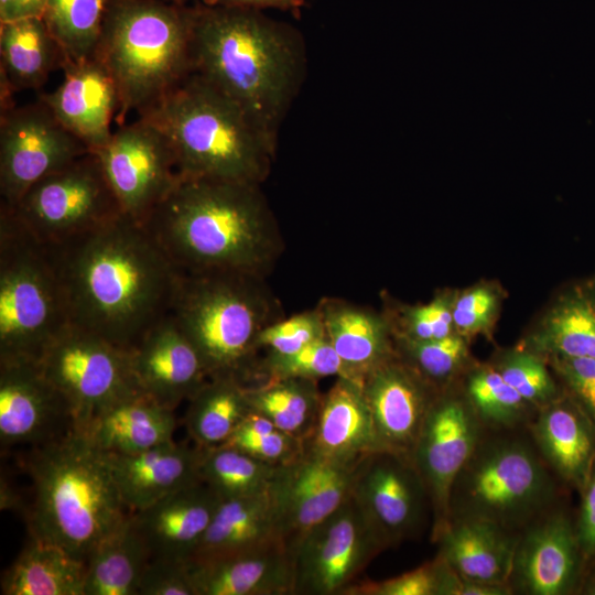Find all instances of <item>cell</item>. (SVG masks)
I'll return each instance as SVG.
<instances>
[{
	"instance_id": "obj_1",
	"label": "cell",
	"mask_w": 595,
	"mask_h": 595,
	"mask_svg": "<svg viewBox=\"0 0 595 595\" xmlns=\"http://www.w3.org/2000/svg\"><path fill=\"white\" fill-rule=\"evenodd\" d=\"M48 247L73 325L128 350L170 313L180 270L143 224L121 214Z\"/></svg>"
},
{
	"instance_id": "obj_2",
	"label": "cell",
	"mask_w": 595,
	"mask_h": 595,
	"mask_svg": "<svg viewBox=\"0 0 595 595\" xmlns=\"http://www.w3.org/2000/svg\"><path fill=\"white\" fill-rule=\"evenodd\" d=\"M143 225L184 272L266 278L284 248L259 184L180 176Z\"/></svg>"
},
{
	"instance_id": "obj_3",
	"label": "cell",
	"mask_w": 595,
	"mask_h": 595,
	"mask_svg": "<svg viewBox=\"0 0 595 595\" xmlns=\"http://www.w3.org/2000/svg\"><path fill=\"white\" fill-rule=\"evenodd\" d=\"M191 58L192 73L278 139L306 76L305 41L293 25L261 10L196 2Z\"/></svg>"
},
{
	"instance_id": "obj_4",
	"label": "cell",
	"mask_w": 595,
	"mask_h": 595,
	"mask_svg": "<svg viewBox=\"0 0 595 595\" xmlns=\"http://www.w3.org/2000/svg\"><path fill=\"white\" fill-rule=\"evenodd\" d=\"M138 117L166 138L180 176L261 185L278 139L195 73Z\"/></svg>"
},
{
	"instance_id": "obj_5",
	"label": "cell",
	"mask_w": 595,
	"mask_h": 595,
	"mask_svg": "<svg viewBox=\"0 0 595 595\" xmlns=\"http://www.w3.org/2000/svg\"><path fill=\"white\" fill-rule=\"evenodd\" d=\"M33 450L28 459L34 488L31 538L86 563L130 515L106 455L76 430Z\"/></svg>"
},
{
	"instance_id": "obj_6",
	"label": "cell",
	"mask_w": 595,
	"mask_h": 595,
	"mask_svg": "<svg viewBox=\"0 0 595 595\" xmlns=\"http://www.w3.org/2000/svg\"><path fill=\"white\" fill-rule=\"evenodd\" d=\"M192 23L193 4L112 0L94 56L115 80L119 126L192 74Z\"/></svg>"
},
{
	"instance_id": "obj_7",
	"label": "cell",
	"mask_w": 595,
	"mask_h": 595,
	"mask_svg": "<svg viewBox=\"0 0 595 595\" xmlns=\"http://www.w3.org/2000/svg\"><path fill=\"white\" fill-rule=\"evenodd\" d=\"M266 278L180 271L170 313L199 354L210 377L234 376L248 385L257 363V338L282 318Z\"/></svg>"
},
{
	"instance_id": "obj_8",
	"label": "cell",
	"mask_w": 595,
	"mask_h": 595,
	"mask_svg": "<svg viewBox=\"0 0 595 595\" xmlns=\"http://www.w3.org/2000/svg\"><path fill=\"white\" fill-rule=\"evenodd\" d=\"M71 324L50 247L0 205V363H39Z\"/></svg>"
},
{
	"instance_id": "obj_9",
	"label": "cell",
	"mask_w": 595,
	"mask_h": 595,
	"mask_svg": "<svg viewBox=\"0 0 595 595\" xmlns=\"http://www.w3.org/2000/svg\"><path fill=\"white\" fill-rule=\"evenodd\" d=\"M552 476L529 440L499 432L483 435L453 484L450 520H486L519 533L552 508Z\"/></svg>"
},
{
	"instance_id": "obj_10",
	"label": "cell",
	"mask_w": 595,
	"mask_h": 595,
	"mask_svg": "<svg viewBox=\"0 0 595 595\" xmlns=\"http://www.w3.org/2000/svg\"><path fill=\"white\" fill-rule=\"evenodd\" d=\"M8 208L47 246L66 242L122 214L93 152L42 177Z\"/></svg>"
},
{
	"instance_id": "obj_11",
	"label": "cell",
	"mask_w": 595,
	"mask_h": 595,
	"mask_svg": "<svg viewBox=\"0 0 595 595\" xmlns=\"http://www.w3.org/2000/svg\"><path fill=\"white\" fill-rule=\"evenodd\" d=\"M37 365L64 398L73 428L79 432L106 408L140 390L127 349L73 324L54 339Z\"/></svg>"
},
{
	"instance_id": "obj_12",
	"label": "cell",
	"mask_w": 595,
	"mask_h": 595,
	"mask_svg": "<svg viewBox=\"0 0 595 595\" xmlns=\"http://www.w3.org/2000/svg\"><path fill=\"white\" fill-rule=\"evenodd\" d=\"M382 550L350 496L291 549L293 595H345Z\"/></svg>"
},
{
	"instance_id": "obj_13",
	"label": "cell",
	"mask_w": 595,
	"mask_h": 595,
	"mask_svg": "<svg viewBox=\"0 0 595 595\" xmlns=\"http://www.w3.org/2000/svg\"><path fill=\"white\" fill-rule=\"evenodd\" d=\"M93 153L100 162L121 213L141 224L180 178L166 138L140 117L120 125L108 142Z\"/></svg>"
},
{
	"instance_id": "obj_14",
	"label": "cell",
	"mask_w": 595,
	"mask_h": 595,
	"mask_svg": "<svg viewBox=\"0 0 595 595\" xmlns=\"http://www.w3.org/2000/svg\"><path fill=\"white\" fill-rule=\"evenodd\" d=\"M88 152L40 98L0 112V205L15 206L39 180Z\"/></svg>"
},
{
	"instance_id": "obj_15",
	"label": "cell",
	"mask_w": 595,
	"mask_h": 595,
	"mask_svg": "<svg viewBox=\"0 0 595 595\" xmlns=\"http://www.w3.org/2000/svg\"><path fill=\"white\" fill-rule=\"evenodd\" d=\"M484 430L466 397L436 396L428 411L411 462L428 491L433 512L432 537L450 520L453 484Z\"/></svg>"
},
{
	"instance_id": "obj_16",
	"label": "cell",
	"mask_w": 595,
	"mask_h": 595,
	"mask_svg": "<svg viewBox=\"0 0 595 595\" xmlns=\"http://www.w3.org/2000/svg\"><path fill=\"white\" fill-rule=\"evenodd\" d=\"M351 496L383 549L415 537L430 506L411 459L383 451L360 461Z\"/></svg>"
},
{
	"instance_id": "obj_17",
	"label": "cell",
	"mask_w": 595,
	"mask_h": 595,
	"mask_svg": "<svg viewBox=\"0 0 595 595\" xmlns=\"http://www.w3.org/2000/svg\"><path fill=\"white\" fill-rule=\"evenodd\" d=\"M358 463L322 457L304 446L293 461L278 465L270 490L281 536L291 549L350 496Z\"/></svg>"
},
{
	"instance_id": "obj_18",
	"label": "cell",
	"mask_w": 595,
	"mask_h": 595,
	"mask_svg": "<svg viewBox=\"0 0 595 595\" xmlns=\"http://www.w3.org/2000/svg\"><path fill=\"white\" fill-rule=\"evenodd\" d=\"M575 522L549 509L518 533L509 585L526 595H566L581 585L584 562Z\"/></svg>"
},
{
	"instance_id": "obj_19",
	"label": "cell",
	"mask_w": 595,
	"mask_h": 595,
	"mask_svg": "<svg viewBox=\"0 0 595 595\" xmlns=\"http://www.w3.org/2000/svg\"><path fill=\"white\" fill-rule=\"evenodd\" d=\"M397 354L372 369L363 381L379 451L411 459L424 419L436 394Z\"/></svg>"
},
{
	"instance_id": "obj_20",
	"label": "cell",
	"mask_w": 595,
	"mask_h": 595,
	"mask_svg": "<svg viewBox=\"0 0 595 595\" xmlns=\"http://www.w3.org/2000/svg\"><path fill=\"white\" fill-rule=\"evenodd\" d=\"M73 428L62 394L37 363H0V441L3 446H39Z\"/></svg>"
},
{
	"instance_id": "obj_21",
	"label": "cell",
	"mask_w": 595,
	"mask_h": 595,
	"mask_svg": "<svg viewBox=\"0 0 595 595\" xmlns=\"http://www.w3.org/2000/svg\"><path fill=\"white\" fill-rule=\"evenodd\" d=\"M128 353L138 388L173 410L209 378L199 354L171 313Z\"/></svg>"
},
{
	"instance_id": "obj_22",
	"label": "cell",
	"mask_w": 595,
	"mask_h": 595,
	"mask_svg": "<svg viewBox=\"0 0 595 595\" xmlns=\"http://www.w3.org/2000/svg\"><path fill=\"white\" fill-rule=\"evenodd\" d=\"M61 68L64 75L61 85L42 94L40 99L65 129L94 152L112 134L111 122L119 106L115 80L95 56L65 60Z\"/></svg>"
},
{
	"instance_id": "obj_23",
	"label": "cell",
	"mask_w": 595,
	"mask_h": 595,
	"mask_svg": "<svg viewBox=\"0 0 595 595\" xmlns=\"http://www.w3.org/2000/svg\"><path fill=\"white\" fill-rule=\"evenodd\" d=\"M104 453L130 513L202 480L203 448L195 444H178L173 440L138 453Z\"/></svg>"
},
{
	"instance_id": "obj_24",
	"label": "cell",
	"mask_w": 595,
	"mask_h": 595,
	"mask_svg": "<svg viewBox=\"0 0 595 595\" xmlns=\"http://www.w3.org/2000/svg\"><path fill=\"white\" fill-rule=\"evenodd\" d=\"M221 498L203 480L131 513L151 559L188 562Z\"/></svg>"
},
{
	"instance_id": "obj_25",
	"label": "cell",
	"mask_w": 595,
	"mask_h": 595,
	"mask_svg": "<svg viewBox=\"0 0 595 595\" xmlns=\"http://www.w3.org/2000/svg\"><path fill=\"white\" fill-rule=\"evenodd\" d=\"M188 563L196 595H293V558L283 540Z\"/></svg>"
},
{
	"instance_id": "obj_26",
	"label": "cell",
	"mask_w": 595,
	"mask_h": 595,
	"mask_svg": "<svg viewBox=\"0 0 595 595\" xmlns=\"http://www.w3.org/2000/svg\"><path fill=\"white\" fill-rule=\"evenodd\" d=\"M530 431L551 472L581 491L595 464V425L581 405L560 396L539 409Z\"/></svg>"
},
{
	"instance_id": "obj_27",
	"label": "cell",
	"mask_w": 595,
	"mask_h": 595,
	"mask_svg": "<svg viewBox=\"0 0 595 595\" xmlns=\"http://www.w3.org/2000/svg\"><path fill=\"white\" fill-rule=\"evenodd\" d=\"M304 446L322 457L342 463H358L379 451L361 385L336 377L322 396L313 433Z\"/></svg>"
},
{
	"instance_id": "obj_28",
	"label": "cell",
	"mask_w": 595,
	"mask_h": 595,
	"mask_svg": "<svg viewBox=\"0 0 595 595\" xmlns=\"http://www.w3.org/2000/svg\"><path fill=\"white\" fill-rule=\"evenodd\" d=\"M437 555L461 575L508 584L518 533L479 519H451L432 537Z\"/></svg>"
},
{
	"instance_id": "obj_29",
	"label": "cell",
	"mask_w": 595,
	"mask_h": 595,
	"mask_svg": "<svg viewBox=\"0 0 595 595\" xmlns=\"http://www.w3.org/2000/svg\"><path fill=\"white\" fill-rule=\"evenodd\" d=\"M325 334L339 356L345 377L363 386L365 377L396 354L389 322L357 304L324 298L316 305Z\"/></svg>"
},
{
	"instance_id": "obj_30",
	"label": "cell",
	"mask_w": 595,
	"mask_h": 595,
	"mask_svg": "<svg viewBox=\"0 0 595 595\" xmlns=\"http://www.w3.org/2000/svg\"><path fill=\"white\" fill-rule=\"evenodd\" d=\"M63 62L42 18L0 23V112L15 106V93L41 88Z\"/></svg>"
},
{
	"instance_id": "obj_31",
	"label": "cell",
	"mask_w": 595,
	"mask_h": 595,
	"mask_svg": "<svg viewBox=\"0 0 595 595\" xmlns=\"http://www.w3.org/2000/svg\"><path fill=\"white\" fill-rule=\"evenodd\" d=\"M174 410L136 391L106 408L83 432L107 453H138L173 441Z\"/></svg>"
},
{
	"instance_id": "obj_32",
	"label": "cell",
	"mask_w": 595,
	"mask_h": 595,
	"mask_svg": "<svg viewBox=\"0 0 595 595\" xmlns=\"http://www.w3.org/2000/svg\"><path fill=\"white\" fill-rule=\"evenodd\" d=\"M278 540L283 538L270 489L255 496L221 499L188 562H205Z\"/></svg>"
},
{
	"instance_id": "obj_33",
	"label": "cell",
	"mask_w": 595,
	"mask_h": 595,
	"mask_svg": "<svg viewBox=\"0 0 595 595\" xmlns=\"http://www.w3.org/2000/svg\"><path fill=\"white\" fill-rule=\"evenodd\" d=\"M86 563L64 549L32 539L6 571L2 595H84Z\"/></svg>"
},
{
	"instance_id": "obj_34",
	"label": "cell",
	"mask_w": 595,
	"mask_h": 595,
	"mask_svg": "<svg viewBox=\"0 0 595 595\" xmlns=\"http://www.w3.org/2000/svg\"><path fill=\"white\" fill-rule=\"evenodd\" d=\"M150 560V550L130 513L88 558L84 595H138Z\"/></svg>"
},
{
	"instance_id": "obj_35",
	"label": "cell",
	"mask_w": 595,
	"mask_h": 595,
	"mask_svg": "<svg viewBox=\"0 0 595 595\" xmlns=\"http://www.w3.org/2000/svg\"><path fill=\"white\" fill-rule=\"evenodd\" d=\"M251 410L240 379L210 377L188 400L184 423L195 445L212 448L225 444Z\"/></svg>"
},
{
	"instance_id": "obj_36",
	"label": "cell",
	"mask_w": 595,
	"mask_h": 595,
	"mask_svg": "<svg viewBox=\"0 0 595 595\" xmlns=\"http://www.w3.org/2000/svg\"><path fill=\"white\" fill-rule=\"evenodd\" d=\"M533 344L551 356L595 358V283L570 289L549 312Z\"/></svg>"
},
{
	"instance_id": "obj_37",
	"label": "cell",
	"mask_w": 595,
	"mask_h": 595,
	"mask_svg": "<svg viewBox=\"0 0 595 595\" xmlns=\"http://www.w3.org/2000/svg\"><path fill=\"white\" fill-rule=\"evenodd\" d=\"M251 409L268 418L279 430L303 442L313 433L322 393L317 380L268 379L246 386Z\"/></svg>"
},
{
	"instance_id": "obj_38",
	"label": "cell",
	"mask_w": 595,
	"mask_h": 595,
	"mask_svg": "<svg viewBox=\"0 0 595 595\" xmlns=\"http://www.w3.org/2000/svg\"><path fill=\"white\" fill-rule=\"evenodd\" d=\"M112 0H47L42 19L64 61L94 56Z\"/></svg>"
},
{
	"instance_id": "obj_39",
	"label": "cell",
	"mask_w": 595,
	"mask_h": 595,
	"mask_svg": "<svg viewBox=\"0 0 595 595\" xmlns=\"http://www.w3.org/2000/svg\"><path fill=\"white\" fill-rule=\"evenodd\" d=\"M278 465L260 461L227 444L203 448L199 474L221 499L267 493Z\"/></svg>"
},
{
	"instance_id": "obj_40",
	"label": "cell",
	"mask_w": 595,
	"mask_h": 595,
	"mask_svg": "<svg viewBox=\"0 0 595 595\" xmlns=\"http://www.w3.org/2000/svg\"><path fill=\"white\" fill-rule=\"evenodd\" d=\"M466 398L485 429L509 431L529 423V404L496 368L472 372L466 382Z\"/></svg>"
},
{
	"instance_id": "obj_41",
	"label": "cell",
	"mask_w": 595,
	"mask_h": 595,
	"mask_svg": "<svg viewBox=\"0 0 595 595\" xmlns=\"http://www.w3.org/2000/svg\"><path fill=\"white\" fill-rule=\"evenodd\" d=\"M331 376L345 377V370L339 356L325 336L292 354L267 353L257 360L250 382L252 379L259 382L279 378L318 380Z\"/></svg>"
},
{
	"instance_id": "obj_42",
	"label": "cell",
	"mask_w": 595,
	"mask_h": 595,
	"mask_svg": "<svg viewBox=\"0 0 595 595\" xmlns=\"http://www.w3.org/2000/svg\"><path fill=\"white\" fill-rule=\"evenodd\" d=\"M394 342L396 354L433 386L448 381L468 356L465 340L454 334L431 340L396 337Z\"/></svg>"
},
{
	"instance_id": "obj_43",
	"label": "cell",
	"mask_w": 595,
	"mask_h": 595,
	"mask_svg": "<svg viewBox=\"0 0 595 595\" xmlns=\"http://www.w3.org/2000/svg\"><path fill=\"white\" fill-rule=\"evenodd\" d=\"M272 465L296 458L304 451V442L279 430L268 418L251 410L225 443Z\"/></svg>"
},
{
	"instance_id": "obj_44",
	"label": "cell",
	"mask_w": 595,
	"mask_h": 595,
	"mask_svg": "<svg viewBox=\"0 0 595 595\" xmlns=\"http://www.w3.org/2000/svg\"><path fill=\"white\" fill-rule=\"evenodd\" d=\"M496 369L532 407L540 409L560 397L553 378L537 355L528 351L510 353Z\"/></svg>"
},
{
	"instance_id": "obj_45",
	"label": "cell",
	"mask_w": 595,
	"mask_h": 595,
	"mask_svg": "<svg viewBox=\"0 0 595 595\" xmlns=\"http://www.w3.org/2000/svg\"><path fill=\"white\" fill-rule=\"evenodd\" d=\"M325 336L323 317L316 306L266 326L258 335L257 348L288 355Z\"/></svg>"
},
{
	"instance_id": "obj_46",
	"label": "cell",
	"mask_w": 595,
	"mask_h": 595,
	"mask_svg": "<svg viewBox=\"0 0 595 595\" xmlns=\"http://www.w3.org/2000/svg\"><path fill=\"white\" fill-rule=\"evenodd\" d=\"M445 562L437 555L423 565L382 581L357 582L345 595H440Z\"/></svg>"
},
{
	"instance_id": "obj_47",
	"label": "cell",
	"mask_w": 595,
	"mask_h": 595,
	"mask_svg": "<svg viewBox=\"0 0 595 595\" xmlns=\"http://www.w3.org/2000/svg\"><path fill=\"white\" fill-rule=\"evenodd\" d=\"M453 326L452 304L445 298H436L428 304L408 307L396 337L437 339L452 335Z\"/></svg>"
},
{
	"instance_id": "obj_48",
	"label": "cell",
	"mask_w": 595,
	"mask_h": 595,
	"mask_svg": "<svg viewBox=\"0 0 595 595\" xmlns=\"http://www.w3.org/2000/svg\"><path fill=\"white\" fill-rule=\"evenodd\" d=\"M138 595H196L190 563L151 559L141 576Z\"/></svg>"
},
{
	"instance_id": "obj_49",
	"label": "cell",
	"mask_w": 595,
	"mask_h": 595,
	"mask_svg": "<svg viewBox=\"0 0 595 595\" xmlns=\"http://www.w3.org/2000/svg\"><path fill=\"white\" fill-rule=\"evenodd\" d=\"M551 361L569 394L595 425V358L551 356Z\"/></svg>"
},
{
	"instance_id": "obj_50",
	"label": "cell",
	"mask_w": 595,
	"mask_h": 595,
	"mask_svg": "<svg viewBox=\"0 0 595 595\" xmlns=\"http://www.w3.org/2000/svg\"><path fill=\"white\" fill-rule=\"evenodd\" d=\"M495 309L496 298L488 289L470 290L452 304L453 323L463 333H476L486 327Z\"/></svg>"
},
{
	"instance_id": "obj_51",
	"label": "cell",
	"mask_w": 595,
	"mask_h": 595,
	"mask_svg": "<svg viewBox=\"0 0 595 595\" xmlns=\"http://www.w3.org/2000/svg\"><path fill=\"white\" fill-rule=\"evenodd\" d=\"M580 493L581 504L575 530L581 550L587 561L595 558V464Z\"/></svg>"
},
{
	"instance_id": "obj_52",
	"label": "cell",
	"mask_w": 595,
	"mask_h": 595,
	"mask_svg": "<svg viewBox=\"0 0 595 595\" xmlns=\"http://www.w3.org/2000/svg\"><path fill=\"white\" fill-rule=\"evenodd\" d=\"M512 593L508 584L485 583L465 577L445 562L440 595H509Z\"/></svg>"
},
{
	"instance_id": "obj_53",
	"label": "cell",
	"mask_w": 595,
	"mask_h": 595,
	"mask_svg": "<svg viewBox=\"0 0 595 595\" xmlns=\"http://www.w3.org/2000/svg\"><path fill=\"white\" fill-rule=\"evenodd\" d=\"M212 7L245 8L255 10L277 9L288 11L295 18L300 15L305 0H202Z\"/></svg>"
},
{
	"instance_id": "obj_54",
	"label": "cell",
	"mask_w": 595,
	"mask_h": 595,
	"mask_svg": "<svg viewBox=\"0 0 595 595\" xmlns=\"http://www.w3.org/2000/svg\"><path fill=\"white\" fill-rule=\"evenodd\" d=\"M47 0H0V23L42 18Z\"/></svg>"
},
{
	"instance_id": "obj_55",
	"label": "cell",
	"mask_w": 595,
	"mask_h": 595,
	"mask_svg": "<svg viewBox=\"0 0 595 595\" xmlns=\"http://www.w3.org/2000/svg\"><path fill=\"white\" fill-rule=\"evenodd\" d=\"M19 504L17 497L13 495V490L7 483L1 482V509H12Z\"/></svg>"
},
{
	"instance_id": "obj_56",
	"label": "cell",
	"mask_w": 595,
	"mask_h": 595,
	"mask_svg": "<svg viewBox=\"0 0 595 595\" xmlns=\"http://www.w3.org/2000/svg\"><path fill=\"white\" fill-rule=\"evenodd\" d=\"M582 591L583 594L595 595V572L584 582Z\"/></svg>"
},
{
	"instance_id": "obj_57",
	"label": "cell",
	"mask_w": 595,
	"mask_h": 595,
	"mask_svg": "<svg viewBox=\"0 0 595 595\" xmlns=\"http://www.w3.org/2000/svg\"><path fill=\"white\" fill-rule=\"evenodd\" d=\"M180 6H190L193 0H165Z\"/></svg>"
}]
</instances>
